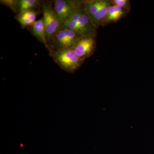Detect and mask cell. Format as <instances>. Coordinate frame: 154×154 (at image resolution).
Listing matches in <instances>:
<instances>
[{"label": "cell", "mask_w": 154, "mask_h": 154, "mask_svg": "<svg viewBox=\"0 0 154 154\" xmlns=\"http://www.w3.org/2000/svg\"><path fill=\"white\" fill-rule=\"evenodd\" d=\"M82 36L76 32L62 27L51 39L49 45L50 50L72 48Z\"/></svg>", "instance_id": "7a4b0ae2"}, {"label": "cell", "mask_w": 154, "mask_h": 154, "mask_svg": "<svg viewBox=\"0 0 154 154\" xmlns=\"http://www.w3.org/2000/svg\"><path fill=\"white\" fill-rule=\"evenodd\" d=\"M107 2L101 0L83 1L85 11L90 20L104 7Z\"/></svg>", "instance_id": "9c48e42d"}, {"label": "cell", "mask_w": 154, "mask_h": 154, "mask_svg": "<svg viewBox=\"0 0 154 154\" xmlns=\"http://www.w3.org/2000/svg\"><path fill=\"white\" fill-rule=\"evenodd\" d=\"M96 45V33H94L82 36L73 48L78 56L84 62L94 54Z\"/></svg>", "instance_id": "277c9868"}, {"label": "cell", "mask_w": 154, "mask_h": 154, "mask_svg": "<svg viewBox=\"0 0 154 154\" xmlns=\"http://www.w3.org/2000/svg\"><path fill=\"white\" fill-rule=\"evenodd\" d=\"M43 21L48 45L56 33L62 26V22L56 15L50 3H42Z\"/></svg>", "instance_id": "3957f363"}, {"label": "cell", "mask_w": 154, "mask_h": 154, "mask_svg": "<svg viewBox=\"0 0 154 154\" xmlns=\"http://www.w3.org/2000/svg\"><path fill=\"white\" fill-rule=\"evenodd\" d=\"M38 14L39 11L36 10H29L18 14L16 19L22 28H25L32 26L35 23L36 17Z\"/></svg>", "instance_id": "52a82bcc"}, {"label": "cell", "mask_w": 154, "mask_h": 154, "mask_svg": "<svg viewBox=\"0 0 154 154\" xmlns=\"http://www.w3.org/2000/svg\"><path fill=\"white\" fill-rule=\"evenodd\" d=\"M128 2V1L127 0H114L112 2L113 5L118 6L122 9L123 8H126Z\"/></svg>", "instance_id": "7c38bea8"}, {"label": "cell", "mask_w": 154, "mask_h": 154, "mask_svg": "<svg viewBox=\"0 0 154 154\" xmlns=\"http://www.w3.org/2000/svg\"><path fill=\"white\" fill-rule=\"evenodd\" d=\"M42 4L38 0H17L15 1V11L17 15L24 11L35 10L41 7Z\"/></svg>", "instance_id": "ba28073f"}, {"label": "cell", "mask_w": 154, "mask_h": 154, "mask_svg": "<svg viewBox=\"0 0 154 154\" xmlns=\"http://www.w3.org/2000/svg\"><path fill=\"white\" fill-rule=\"evenodd\" d=\"M82 1L75 0H56L54 10L62 22L67 19L79 8Z\"/></svg>", "instance_id": "5b68a950"}, {"label": "cell", "mask_w": 154, "mask_h": 154, "mask_svg": "<svg viewBox=\"0 0 154 154\" xmlns=\"http://www.w3.org/2000/svg\"><path fill=\"white\" fill-rule=\"evenodd\" d=\"M49 51L50 56L56 63L68 73H73L84 62L77 55L73 48L51 50Z\"/></svg>", "instance_id": "6da1fadb"}, {"label": "cell", "mask_w": 154, "mask_h": 154, "mask_svg": "<svg viewBox=\"0 0 154 154\" xmlns=\"http://www.w3.org/2000/svg\"><path fill=\"white\" fill-rule=\"evenodd\" d=\"M110 6L109 2H107L104 7L91 19V23L96 29L101 25H103L104 21L107 15L108 8Z\"/></svg>", "instance_id": "8fae6325"}, {"label": "cell", "mask_w": 154, "mask_h": 154, "mask_svg": "<svg viewBox=\"0 0 154 154\" xmlns=\"http://www.w3.org/2000/svg\"><path fill=\"white\" fill-rule=\"evenodd\" d=\"M124 14L125 11L120 7L115 5L109 6L103 25H105V23L117 22L124 16Z\"/></svg>", "instance_id": "30bf717a"}, {"label": "cell", "mask_w": 154, "mask_h": 154, "mask_svg": "<svg viewBox=\"0 0 154 154\" xmlns=\"http://www.w3.org/2000/svg\"><path fill=\"white\" fill-rule=\"evenodd\" d=\"M31 33L35 37L45 45L48 51L50 48L46 38V32L43 18L36 21L31 26Z\"/></svg>", "instance_id": "8992f818"}]
</instances>
